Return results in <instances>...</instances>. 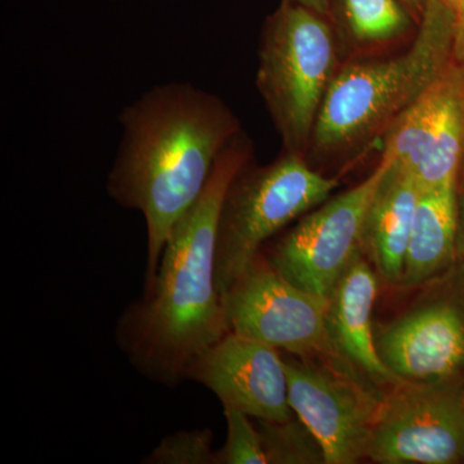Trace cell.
Returning <instances> with one entry per match:
<instances>
[{
	"mask_svg": "<svg viewBox=\"0 0 464 464\" xmlns=\"http://www.w3.org/2000/svg\"><path fill=\"white\" fill-rule=\"evenodd\" d=\"M250 159L252 146L240 132L174 226L154 279L116 324L119 348L157 383L174 387L188 380L192 362L231 332L217 286V230L226 191Z\"/></svg>",
	"mask_w": 464,
	"mask_h": 464,
	"instance_id": "1",
	"label": "cell"
},
{
	"mask_svg": "<svg viewBox=\"0 0 464 464\" xmlns=\"http://www.w3.org/2000/svg\"><path fill=\"white\" fill-rule=\"evenodd\" d=\"M119 121L123 136L106 190L116 204L145 218L146 285L157 275L174 226L200 197L240 127L219 97L181 82L145 92L121 110Z\"/></svg>",
	"mask_w": 464,
	"mask_h": 464,
	"instance_id": "2",
	"label": "cell"
},
{
	"mask_svg": "<svg viewBox=\"0 0 464 464\" xmlns=\"http://www.w3.org/2000/svg\"><path fill=\"white\" fill-rule=\"evenodd\" d=\"M454 63V18L440 0H427L420 29L405 53L351 63L326 93L311 139L314 154L347 152L405 111Z\"/></svg>",
	"mask_w": 464,
	"mask_h": 464,
	"instance_id": "3",
	"label": "cell"
},
{
	"mask_svg": "<svg viewBox=\"0 0 464 464\" xmlns=\"http://www.w3.org/2000/svg\"><path fill=\"white\" fill-rule=\"evenodd\" d=\"M335 70L331 26L316 12L284 0L262 33L257 87L285 152L306 154Z\"/></svg>",
	"mask_w": 464,
	"mask_h": 464,
	"instance_id": "4",
	"label": "cell"
},
{
	"mask_svg": "<svg viewBox=\"0 0 464 464\" xmlns=\"http://www.w3.org/2000/svg\"><path fill=\"white\" fill-rule=\"evenodd\" d=\"M338 186L308 166L304 157L284 152L265 167L252 159L226 191L216 246V277L225 295L261 253L265 241L324 203Z\"/></svg>",
	"mask_w": 464,
	"mask_h": 464,
	"instance_id": "5",
	"label": "cell"
},
{
	"mask_svg": "<svg viewBox=\"0 0 464 464\" xmlns=\"http://www.w3.org/2000/svg\"><path fill=\"white\" fill-rule=\"evenodd\" d=\"M293 413L314 433L325 464L366 459L384 390L343 357H284Z\"/></svg>",
	"mask_w": 464,
	"mask_h": 464,
	"instance_id": "6",
	"label": "cell"
},
{
	"mask_svg": "<svg viewBox=\"0 0 464 464\" xmlns=\"http://www.w3.org/2000/svg\"><path fill=\"white\" fill-rule=\"evenodd\" d=\"M366 459L464 463V378L400 381L382 393Z\"/></svg>",
	"mask_w": 464,
	"mask_h": 464,
	"instance_id": "7",
	"label": "cell"
},
{
	"mask_svg": "<svg viewBox=\"0 0 464 464\" xmlns=\"http://www.w3.org/2000/svg\"><path fill=\"white\" fill-rule=\"evenodd\" d=\"M230 331L298 357H342L326 326V302L298 288L259 253L222 295Z\"/></svg>",
	"mask_w": 464,
	"mask_h": 464,
	"instance_id": "8",
	"label": "cell"
},
{
	"mask_svg": "<svg viewBox=\"0 0 464 464\" xmlns=\"http://www.w3.org/2000/svg\"><path fill=\"white\" fill-rule=\"evenodd\" d=\"M387 167L389 159L382 158L364 181L302 217L271 249L267 259L275 270L328 302L351 261L362 252L366 213Z\"/></svg>",
	"mask_w": 464,
	"mask_h": 464,
	"instance_id": "9",
	"label": "cell"
},
{
	"mask_svg": "<svg viewBox=\"0 0 464 464\" xmlns=\"http://www.w3.org/2000/svg\"><path fill=\"white\" fill-rule=\"evenodd\" d=\"M188 380L212 391L224 408L253 420L284 422L295 417L282 353L255 338L227 333L192 362Z\"/></svg>",
	"mask_w": 464,
	"mask_h": 464,
	"instance_id": "10",
	"label": "cell"
},
{
	"mask_svg": "<svg viewBox=\"0 0 464 464\" xmlns=\"http://www.w3.org/2000/svg\"><path fill=\"white\" fill-rule=\"evenodd\" d=\"M375 346L383 364L400 380L464 378V273L454 292L381 326Z\"/></svg>",
	"mask_w": 464,
	"mask_h": 464,
	"instance_id": "11",
	"label": "cell"
},
{
	"mask_svg": "<svg viewBox=\"0 0 464 464\" xmlns=\"http://www.w3.org/2000/svg\"><path fill=\"white\" fill-rule=\"evenodd\" d=\"M377 271L359 252L333 289L326 302V326L334 347L366 380L389 389L399 383L383 364L375 346L373 307L378 295Z\"/></svg>",
	"mask_w": 464,
	"mask_h": 464,
	"instance_id": "12",
	"label": "cell"
},
{
	"mask_svg": "<svg viewBox=\"0 0 464 464\" xmlns=\"http://www.w3.org/2000/svg\"><path fill=\"white\" fill-rule=\"evenodd\" d=\"M420 195L413 174L389 159V167L366 213L362 243L365 257L389 285L401 284Z\"/></svg>",
	"mask_w": 464,
	"mask_h": 464,
	"instance_id": "13",
	"label": "cell"
},
{
	"mask_svg": "<svg viewBox=\"0 0 464 464\" xmlns=\"http://www.w3.org/2000/svg\"><path fill=\"white\" fill-rule=\"evenodd\" d=\"M457 235V185L420 190L400 285H422L458 264Z\"/></svg>",
	"mask_w": 464,
	"mask_h": 464,
	"instance_id": "14",
	"label": "cell"
},
{
	"mask_svg": "<svg viewBox=\"0 0 464 464\" xmlns=\"http://www.w3.org/2000/svg\"><path fill=\"white\" fill-rule=\"evenodd\" d=\"M256 420L267 464H325L319 441L295 415L284 422Z\"/></svg>",
	"mask_w": 464,
	"mask_h": 464,
	"instance_id": "15",
	"label": "cell"
},
{
	"mask_svg": "<svg viewBox=\"0 0 464 464\" xmlns=\"http://www.w3.org/2000/svg\"><path fill=\"white\" fill-rule=\"evenodd\" d=\"M343 5L348 29L359 43L391 42L411 26L396 0H343Z\"/></svg>",
	"mask_w": 464,
	"mask_h": 464,
	"instance_id": "16",
	"label": "cell"
},
{
	"mask_svg": "<svg viewBox=\"0 0 464 464\" xmlns=\"http://www.w3.org/2000/svg\"><path fill=\"white\" fill-rule=\"evenodd\" d=\"M227 439L217 450L216 464H267L261 433L253 418L243 411L224 408Z\"/></svg>",
	"mask_w": 464,
	"mask_h": 464,
	"instance_id": "17",
	"label": "cell"
},
{
	"mask_svg": "<svg viewBox=\"0 0 464 464\" xmlns=\"http://www.w3.org/2000/svg\"><path fill=\"white\" fill-rule=\"evenodd\" d=\"M213 432L209 429L179 431L161 440L143 463L216 464Z\"/></svg>",
	"mask_w": 464,
	"mask_h": 464,
	"instance_id": "18",
	"label": "cell"
},
{
	"mask_svg": "<svg viewBox=\"0 0 464 464\" xmlns=\"http://www.w3.org/2000/svg\"><path fill=\"white\" fill-rule=\"evenodd\" d=\"M454 18V61L464 65V0H447Z\"/></svg>",
	"mask_w": 464,
	"mask_h": 464,
	"instance_id": "19",
	"label": "cell"
},
{
	"mask_svg": "<svg viewBox=\"0 0 464 464\" xmlns=\"http://www.w3.org/2000/svg\"><path fill=\"white\" fill-rule=\"evenodd\" d=\"M457 257L458 264H460V266L464 267V160L457 183Z\"/></svg>",
	"mask_w": 464,
	"mask_h": 464,
	"instance_id": "20",
	"label": "cell"
},
{
	"mask_svg": "<svg viewBox=\"0 0 464 464\" xmlns=\"http://www.w3.org/2000/svg\"><path fill=\"white\" fill-rule=\"evenodd\" d=\"M289 2L311 9V11L316 12L317 14L323 17L331 12V0H289Z\"/></svg>",
	"mask_w": 464,
	"mask_h": 464,
	"instance_id": "21",
	"label": "cell"
},
{
	"mask_svg": "<svg viewBox=\"0 0 464 464\" xmlns=\"http://www.w3.org/2000/svg\"><path fill=\"white\" fill-rule=\"evenodd\" d=\"M409 7L413 8L414 11H420L423 14L424 8H426L427 0H402Z\"/></svg>",
	"mask_w": 464,
	"mask_h": 464,
	"instance_id": "22",
	"label": "cell"
},
{
	"mask_svg": "<svg viewBox=\"0 0 464 464\" xmlns=\"http://www.w3.org/2000/svg\"><path fill=\"white\" fill-rule=\"evenodd\" d=\"M440 2L445 3V5H447V0H440Z\"/></svg>",
	"mask_w": 464,
	"mask_h": 464,
	"instance_id": "23",
	"label": "cell"
},
{
	"mask_svg": "<svg viewBox=\"0 0 464 464\" xmlns=\"http://www.w3.org/2000/svg\"><path fill=\"white\" fill-rule=\"evenodd\" d=\"M462 267H463V266H462ZM463 270H464V267H463Z\"/></svg>",
	"mask_w": 464,
	"mask_h": 464,
	"instance_id": "24",
	"label": "cell"
}]
</instances>
